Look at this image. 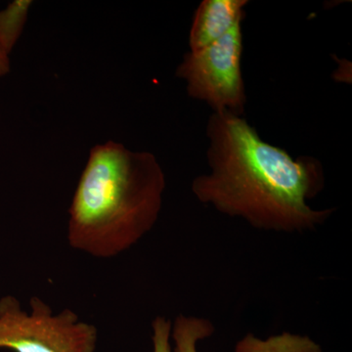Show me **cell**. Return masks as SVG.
<instances>
[{
  "mask_svg": "<svg viewBox=\"0 0 352 352\" xmlns=\"http://www.w3.org/2000/svg\"><path fill=\"white\" fill-rule=\"evenodd\" d=\"M31 314L12 296L0 300V349L15 352H94L97 329L80 321L69 309L53 314L41 298H32Z\"/></svg>",
  "mask_w": 352,
  "mask_h": 352,
  "instance_id": "3",
  "label": "cell"
},
{
  "mask_svg": "<svg viewBox=\"0 0 352 352\" xmlns=\"http://www.w3.org/2000/svg\"><path fill=\"white\" fill-rule=\"evenodd\" d=\"M152 327L154 352H173L170 342V321L164 317H157L153 322Z\"/></svg>",
  "mask_w": 352,
  "mask_h": 352,
  "instance_id": "8",
  "label": "cell"
},
{
  "mask_svg": "<svg viewBox=\"0 0 352 352\" xmlns=\"http://www.w3.org/2000/svg\"><path fill=\"white\" fill-rule=\"evenodd\" d=\"M210 173L197 176L192 192L221 214L275 232L314 230L333 214L307 204L325 186L323 166L311 157L293 159L265 142L241 116L214 113L207 126Z\"/></svg>",
  "mask_w": 352,
  "mask_h": 352,
  "instance_id": "1",
  "label": "cell"
},
{
  "mask_svg": "<svg viewBox=\"0 0 352 352\" xmlns=\"http://www.w3.org/2000/svg\"><path fill=\"white\" fill-rule=\"evenodd\" d=\"M32 4L31 0H15L0 10V50L7 56L19 41Z\"/></svg>",
  "mask_w": 352,
  "mask_h": 352,
  "instance_id": "7",
  "label": "cell"
},
{
  "mask_svg": "<svg viewBox=\"0 0 352 352\" xmlns=\"http://www.w3.org/2000/svg\"><path fill=\"white\" fill-rule=\"evenodd\" d=\"M9 71H10V59L0 50V78L7 75Z\"/></svg>",
  "mask_w": 352,
  "mask_h": 352,
  "instance_id": "9",
  "label": "cell"
},
{
  "mask_svg": "<svg viewBox=\"0 0 352 352\" xmlns=\"http://www.w3.org/2000/svg\"><path fill=\"white\" fill-rule=\"evenodd\" d=\"M214 333L212 322L199 317L179 315L173 329L175 352H197V342ZM235 352H323L307 336L285 332L261 340L252 333L245 335L235 346Z\"/></svg>",
  "mask_w": 352,
  "mask_h": 352,
  "instance_id": "5",
  "label": "cell"
},
{
  "mask_svg": "<svg viewBox=\"0 0 352 352\" xmlns=\"http://www.w3.org/2000/svg\"><path fill=\"white\" fill-rule=\"evenodd\" d=\"M242 53L239 21L210 45L186 53L175 76L186 82L190 97L206 102L214 113L228 111L242 117L247 103L241 68Z\"/></svg>",
  "mask_w": 352,
  "mask_h": 352,
  "instance_id": "4",
  "label": "cell"
},
{
  "mask_svg": "<svg viewBox=\"0 0 352 352\" xmlns=\"http://www.w3.org/2000/svg\"><path fill=\"white\" fill-rule=\"evenodd\" d=\"M247 0H204L197 8L189 34L191 52L210 45L244 18Z\"/></svg>",
  "mask_w": 352,
  "mask_h": 352,
  "instance_id": "6",
  "label": "cell"
},
{
  "mask_svg": "<svg viewBox=\"0 0 352 352\" xmlns=\"http://www.w3.org/2000/svg\"><path fill=\"white\" fill-rule=\"evenodd\" d=\"M164 187L151 153L113 141L94 146L69 208V245L99 258L131 249L156 223Z\"/></svg>",
  "mask_w": 352,
  "mask_h": 352,
  "instance_id": "2",
  "label": "cell"
}]
</instances>
